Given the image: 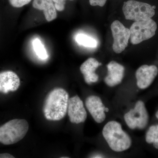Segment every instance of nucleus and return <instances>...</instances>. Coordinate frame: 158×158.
Returning a JSON list of instances; mask_svg holds the SVG:
<instances>
[{"instance_id": "21", "label": "nucleus", "mask_w": 158, "mask_h": 158, "mask_svg": "<svg viewBox=\"0 0 158 158\" xmlns=\"http://www.w3.org/2000/svg\"><path fill=\"white\" fill-rule=\"evenodd\" d=\"M15 157L8 153L0 154V158H14Z\"/></svg>"}, {"instance_id": "10", "label": "nucleus", "mask_w": 158, "mask_h": 158, "mask_svg": "<svg viewBox=\"0 0 158 158\" xmlns=\"http://www.w3.org/2000/svg\"><path fill=\"white\" fill-rule=\"evenodd\" d=\"M85 105L96 122L100 123L104 121L106 118V107L99 97L95 95L88 97L85 101Z\"/></svg>"}, {"instance_id": "1", "label": "nucleus", "mask_w": 158, "mask_h": 158, "mask_svg": "<svg viewBox=\"0 0 158 158\" xmlns=\"http://www.w3.org/2000/svg\"><path fill=\"white\" fill-rule=\"evenodd\" d=\"M68 93L62 88H56L48 94L43 106V112L46 119L57 121L65 117L67 112Z\"/></svg>"}, {"instance_id": "16", "label": "nucleus", "mask_w": 158, "mask_h": 158, "mask_svg": "<svg viewBox=\"0 0 158 158\" xmlns=\"http://www.w3.org/2000/svg\"><path fill=\"white\" fill-rule=\"evenodd\" d=\"M76 41L80 45L85 47L94 48L97 46V42L92 37L84 34H79L76 37Z\"/></svg>"}, {"instance_id": "23", "label": "nucleus", "mask_w": 158, "mask_h": 158, "mask_svg": "<svg viewBox=\"0 0 158 158\" xmlns=\"http://www.w3.org/2000/svg\"><path fill=\"white\" fill-rule=\"evenodd\" d=\"M156 118L158 119V110L157 111L156 113Z\"/></svg>"}, {"instance_id": "6", "label": "nucleus", "mask_w": 158, "mask_h": 158, "mask_svg": "<svg viewBox=\"0 0 158 158\" xmlns=\"http://www.w3.org/2000/svg\"><path fill=\"white\" fill-rule=\"evenodd\" d=\"M124 118L126 123L131 129L144 128L148 123L149 116L144 103L141 101L137 102L134 109H131L125 114Z\"/></svg>"}, {"instance_id": "7", "label": "nucleus", "mask_w": 158, "mask_h": 158, "mask_svg": "<svg viewBox=\"0 0 158 158\" xmlns=\"http://www.w3.org/2000/svg\"><path fill=\"white\" fill-rule=\"evenodd\" d=\"M111 29L114 40L113 50L116 53H120L127 47L131 31L118 20L114 21L112 23Z\"/></svg>"}, {"instance_id": "14", "label": "nucleus", "mask_w": 158, "mask_h": 158, "mask_svg": "<svg viewBox=\"0 0 158 158\" xmlns=\"http://www.w3.org/2000/svg\"><path fill=\"white\" fill-rule=\"evenodd\" d=\"M32 5L34 9L43 11L48 22L52 21L56 19V9L52 0H34Z\"/></svg>"}, {"instance_id": "2", "label": "nucleus", "mask_w": 158, "mask_h": 158, "mask_svg": "<svg viewBox=\"0 0 158 158\" xmlns=\"http://www.w3.org/2000/svg\"><path fill=\"white\" fill-rule=\"evenodd\" d=\"M102 135L110 148L116 152L127 150L131 145V137L123 130L121 124L117 122L111 121L105 125Z\"/></svg>"}, {"instance_id": "8", "label": "nucleus", "mask_w": 158, "mask_h": 158, "mask_svg": "<svg viewBox=\"0 0 158 158\" xmlns=\"http://www.w3.org/2000/svg\"><path fill=\"white\" fill-rule=\"evenodd\" d=\"M67 112L72 123L79 124L85 122L87 118V113L84 103L77 95L69 100Z\"/></svg>"}, {"instance_id": "5", "label": "nucleus", "mask_w": 158, "mask_h": 158, "mask_svg": "<svg viewBox=\"0 0 158 158\" xmlns=\"http://www.w3.org/2000/svg\"><path fill=\"white\" fill-rule=\"evenodd\" d=\"M157 28L156 23L151 19L135 22L130 29L131 43L135 45L150 39L155 35Z\"/></svg>"}, {"instance_id": "20", "label": "nucleus", "mask_w": 158, "mask_h": 158, "mask_svg": "<svg viewBox=\"0 0 158 158\" xmlns=\"http://www.w3.org/2000/svg\"><path fill=\"white\" fill-rule=\"evenodd\" d=\"M107 0H89V3L91 6H99L103 7L105 6Z\"/></svg>"}, {"instance_id": "18", "label": "nucleus", "mask_w": 158, "mask_h": 158, "mask_svg": "<svg viewBox=\"0 0 158 158\" xmlns=\"http://www.w3.org/2000/svg\"><path fill=\"white\" fill-rule=\"evenodd\" d=\"M32 0H9V2L12 7L21 8L28 4Z\"/></svg>"}, {"instance_id": "3", "label": "nucleus", "mask_w": 158, "mask_h": 158, "mask_svg": "<svg viewBox=\"0 0 158 158\" xmlns=\"http://www.w3.org/2000/svg\"><path fill=\"white\" fill-rule=\"evenodd\" d=\"M29 130L27 121L24 119H12L0 127V142L10 145L22 140Z\"/></svg>"}, {"instance_id": "15", "label": "nucleus", "mask_w": 158, "mask_h": 158, "mask_svg": "<svg viewBox=\"0 0 158 158\" xmlns=\"http://www.w3.org/2000/svg\"><path fill=\"white\" fill-rule=\"evenodd\" d=\"M145 140L148 144H153L154 147L158 149V125L149 127L146 133Z\"/></svg>"}, {"instance_id": "11", "label": "nucleus", "mask_w": 158, "mask_h": 158, "mask_svg": "<svg viewBox=\"0 0 158 158\" xmlns=\"http://www.w3.org/2000/svg\"><path fill=\"white\" fill-rule=\"evenodd\" d=\"M20 81L18 76L12 71L0 73V92L8 94L15 91L19 88Z\"/></svg>"}, {"instance_id": "22", "label": "nucleus", "mask_w": 158, "mask_h": 158, "mask_svg": "<svg viewBox=\"0 0 158 158\" xmlns=\"http://www.w3.org/2000/svg\"><path fill=\"white\" fill-rule=\"evenodd\" d=\"M93 158H102L103 157H102V156H100V155H97V156H94V157H93Z\"/></svg>"}, {"instance_id": "12", "label": "nucleus", "mask_w": 158, "mask_h": 158, "mask_svg": "<svg viewBox=\"0 0 158 158\" xmlns=\"http://www.w3.org/2000/svg\"><path fill=\"white\" fill-rule=\"evenodd\" d=\"M108 75L105 82L108 86L114 87L121 83L124 76V67L115 61L110 62L107 65Z\"/></svg>"}, {"instance_id": "13", "label": "nucleus", "mask_w": 158, "mask_h": 158, "mask_svg": "<svg viewBox=\"0 0 158 158\" xmlns=\"http://www.w3.org/2000/svg\"><path fill=\"white\" fill-rule=\"evenodd\" d=\"M102 65L96 59L90 58L85 61L80 67V70L84 75L85 81L89 85L96 83L98 80V76L95 71L99 66Z\"/></svg>"}, {"instance_id": "4", "label": "nucleus", "mask_w": 158, "mask_h": 158, "mask_svg": "<svg viewBox=\"0 0 158 158\" xmlns=\"http://www.w3.org/2000/svg\"><path fill=\"white\" fill-rule=\"evenodd\" d=\"M123 11L126 19L135 22L147 20L155 14V11L152 6L135 0L124 2Z\"/></svg>"}, {"instance_id": "24", "label": "nucleus", "mask_w": 158, "mask_h": 158, "mask_svg": "<svg viewBox=\"0 0 158 158\" xmlns=\"http://www.w3.org/2000/svg\"><path fill=\"white\" fill-rule=\"evenodd\" d=\"M109 111V109H108V108L106 107V110H105V112H108Z\"/></svg>"}, {"instance_id": "25", "label": "nucleus", "mask_w": 158, "mask_h": 158, "mask_svg": "<svg viewBox=\"0 0 158 158\" xmlns=\"http://www.w3.org/2000/svg\"><path fill=\"white\" fill-rule=\"evenodd\" d=\"M62 158H69V157H61Z\"/></svg>"}, {"instance_id": "17", "label": "nucleus", "mask_w": 158, "mask_h": 158, "mask_svg": "<svg viewBox=\"0 0 158 158\" xmlns=\"http://www.w3.org/2000/svg\"><path fill=\"white\" fill-rule=\"evenodd\" d=\"M33 46L34 52L40 59L45 60L48 58V55L46 49L39 39L34 40Z\"/></svg>"}, {"instance_id": "9", "label": "nucleus", "mask_w": 158, "mask_h": 158, "mask_svg": "<svg viewBox=\"0 0 158 158\" xmlns=\"http://www.w3.org/2000/svg\"><path fill=\"white\" fill-rule=\"evenodd\" d=\"M158 73V69L156 65H141L136 72L137 86L141 89L148 88L152 85Z\"/></svg>"}, {"instance_id": "19", "label": "nucleus", "mask_w": 158, "mask_h": 158, "mask_svg": "<svg viewBox=\"0 0 158 158\" xmlns=\"http://www.w3.org/2000/svg\"><path fill=\"white\" fill-rule=\"evenodd\" d=\"M65 1L66 0H52L57 11H62L65 9ZM70 1H73V0H70Z\"/></svg>"}]
</instances>
